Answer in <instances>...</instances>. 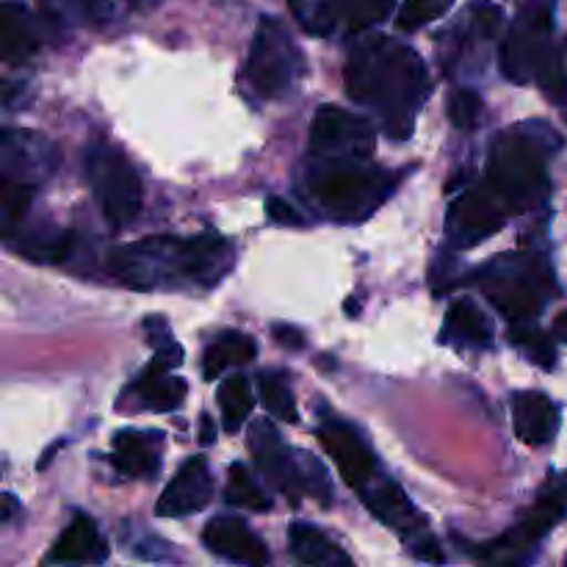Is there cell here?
<instances>
[{
	"label": "cell",
	"mask_w": 567,
	"mask_h": 567,
	"mask_svg": "<svg viewBox=\"0 0 567 567\" xmlns=\"http://www.w3.org/2000/svg\"><path fill=\"white\" fill-rule=\"evenodd\" d=\"M17 252L25 255L28 260H37V264H64L75 252V236L70 230L39 227L17 244Z\"/></svg>",
	"instance_id": "obj_28"
},
{
	"label": "cell",
	"mask_w": 567,
	"mask_h": 567,
	"mask_svg": "<svg viewBox=\"0 0 567 567\" xmlns=\"http://www.w3.org/2000/svg\"><path fill=\"white\" fill-rule=\"evenodd\" d=\"M37 194V188L22 186V183L0 181V197H3V230L6 236L14 233V227L25 219L28 208H31V199Z\"/></svg>",
	"instance_id": "obj_34"
},
{
	"label": "cell",
	"mask_w": 567,
	"mask_h": 567,
	"mask_svg": "<svg viewBox=\"0 0 567 567\" xmlns=\"http://www.w3.org/2000/svg\"><path fill=\"white\" fill-rule=\"evenodd\" d=\"M203 543L214 557L236 565L260 567L269 565L271 559L266 543L241 518H233V515H219V518L208 520L203 529Z\"/></svg>",
	"instance_id": "obj_18"
},
{
	"label": "cell",
	"mask_w": 567,
	"mask_h": 567,
	"mask_svg": "<svg viewBox=\"0 0 567 567\" xmlns=\"http://www.w3.org/2000/svg\"><path fill=\"white\" fill-rule=\"evenodd\" d=\"M468 282L482 288L487 302L509 324H532L546 310L548 299L557 293L551 264L537 252L496 255Z\"/></svg>",
	"instance_id": "obj_5"
},
{
	"label": "cell",
	"mask_w": 567,
	"mask_h": 567,
	"mask_svg": "<svg viewBox=\"0 0 567 567\" xmlns=\"http://www.w3.org/2000/svg\"><path fill=\"white\" fill-rule=\"evenodd\" d=\"M225 498L233 507L252 509V513H266V509H271L269 496L260 491L258 482L252 480V474H249V468L244 463H233L230 471H227Z\"/></svg>",
	"instance_id": "obj_32"
},
{
	"label": "cell",
	"mask_w": 567,
	"mask_h": 567,
	"mask_svg": "<svg viewBox=\"0 0 567 567\" xmlns=\"http://www.w3.org/2000/svg\"><path fill=\"white\" fill-rule=\"evenodd\" d=\"M507 219L513 216L504 210V205L487 192L485 183H476L474 188L460 194L452 205H449L446 214V233L449 241L454 249H468L476 244L487 241L491 236H496Z\"/></svg>",
	"instance_id": "obj_12"
},
{
	"label": "cell",
	"mask_w": 567,
	"mask_h": 567,
	"mask_svg": "<svg viewBox=\"0 0 567 567\" xmlns=\"http://www.w3.org/2000/svg\"><path fill=\"white\" fill-rule=\"evenodd\" d=\"M563 144V136L546 122H520L507 127L493 142L482 183L509 216L529 214L548 199V164Z\"/></svg>",
	"instance_id": "obj_3"
},
{
	"label": "cell",
	"mask_w": 567,
	"mask_h": 567,
	"mask_svg": "<svg viewBox=\"0 0 567 567\" xmlns=\"http://www.w3.org/2000/svg\"><path fill=\"white\" fill-rule=\"evenodd\" d=\"M504 11L491 0H471L449 28L437 33V61L446 75L457 78L463 72L480 70V50L487 48L502 31Z\"/></svg>",
	"instance_id": "obj_10"
},
{
	"label": "cell",
	"mask_w": 567,
	"mask_h": 567,
	"mask_svg": "<svg viewBox=\"0 0 567 567\" xmlns=\"http://www.w3.org/2000/svg\"><path fill=\"white\" fill-rule=\"evenodd\" d=\"M249 449H252L255 465L260 468V474H264L266 480L275 485V491L282 493L293 507H299L302 496H308L299 452L297 457H291L293 452L282 443L275 424L266 419L255 421V424L249 426Z\"/></svg>",
	"instance_id": "obj_15"
},
{
	"label": "cell",
	"mask_w": 567,
	"mask_h": 567,
	"mask_svg": "<svg viewBox=\"0 0 567 567\" xmlns=\"http://www.w3.org/2000/svg\"><path fill=\"white\" fill-rule=\"evenodd\" d=\"M14 513H17V498L11 496V493H6V496H3V520H6V524H9L11 515H14Z\"/></svg>",
	"instance_id": "obj_40"
},
{
	"label": "cell",
	"mask_w": 567,
	"mask_h": 567,
	"mask_svg": "<svg viewBox=\"0 0 567 567\" xmlns=\"http://www.w3.org/2000/svg\"><path fill=\"white\" fill-rule=\"evenodd\" d=\"M258 358V343L255 338L244 336L238 330H227L205 349L203 354V374L205 380H216V377L225 374L227 369H236V365H247Z\"/></svg>",
	"instance_id": "obj_27"
},
{
	"label": "cell",
	"mask_w": 567,
	"mask_h": 567,
	"mask_svg": "<svg viewBox=\"0 0 567 567\" xmlns=\"http://www.w3.org/2000/svg\"><path fill=\"white\" fill-rule=\"evenodd\" d=\"M452 6L454 0H404L402 9H399L396 14V28L404 33L419 31V28L430 25V22L441 20L443 14H449Z\"/></svg>",
	"instance_id": "obj_33"
},
{
	"label": "cell",
	"mask_w": 567,
	"mask_h": 567,
	"mask_svg": "<svg viewBox=\"0 0 567 567\" xmlns=\"http://www.w3.org/2000/svg\"><path fill=\"white\" fill-rule=\"evenodd\" d=\"M258 393L264 408L269 410L275 419L286 421V424H297V399H293L291 385L280 371H260L258 374Z\"/></svg>",
	"instance_id": "obj_30"
},
{
	"label": "cell",
	"mask_w": 567,
	"mask_h": 567,
	"mask_svg": "<svg viewBox=\"0 0 567 567\" xmlns=\"http://www.w3.org/2000/svg\"><path fill=\"white\" fill-rule=\"evenodd\" d=\"M396 0H288L293 20L310 37H358L388 20Z\"/></svg>",
	"instance_id": "obj_11"
},
{
	"label": "cell",
	"mask_w": 567,
	"mask_h": 567,
	"mask_svg": "<svg viewBox=\"0 0 567 567\" xmlns=\"http://www.w3.org/2000/svg\"><path fill=\"white\" fill-rule=\"evenodd\" d=\"M288 546L297 563L302 565H321V567H338V565H352V557L343 551L341 546L330 540L321 529L310 524H293L288 529Z\"/></svg>",
	"instance_id": "obj_25"
},
{
	"label": "cell",
	"mask_w": 567,
	"mask_h": 567,
	"mask_svg": "<svg viewBox=\"0 0 567 567\" xmlns=\"http://www.w3.org/2000/svg\"><path fill=\"white\" fill-rule=\"evenodd\" d=\"M186 380L175 374H161V377H142L133 380L127 388V396L133 399V408L150 410V413H172L186 402Z\"/></svg>",
	"instance_id": "obj_23"
},
{
	"label": "cell",
	"mask_w": 567,
	"mask_h": 567,
	"mask_svg": "<svg viewBox=\"0 0 567 567\" xmlns=\"http://www.w3.org/2000/svg\"><path fill=\"white\" fill-rule=\"evenodd\" d=\"M563 48H565V50H567V37H565V42H563Z\"/></svg>",
	"instance_id": "obj_41"
},
{
	"label": "cell",
	"mask_w": 567,
	"mask_h": 567,
	"mask_svg": "<svg viewBox=\"0 0 567 567\" xmlns=\"http://www.w3.org/2000/svg\"><path fill=\"white\" fill-rule=\"evenodd\" d=\"M565 565H567V557H565Z\"/></svg>",
	"instance_id": "obj_42"
},
{
	"label": "cell",
	"mask_w": 567,
	"mask_h": 567,
	"mask_svg": "<svg viewBox=\"0 0 567 567\" xmlns=\"http://www.w3.org/2000/svg\"><path fill=\"white\" fill-rule=\"evenodd\" d=\"M349 100L377 116L385 136H413L415 120L432 94L430 70L410 44L393 37H365L354 42L343 66Z\"/></svg>",
	"instance_id": "obj_1"
},
{
	"label": "cell",
	"mask_w": 567,
	"mask_h": 567,
	"mask_svg": "<svg viewBox=\"0 0 567 567\" xmlns=\"http://www.w3.org/2000/svg\"><path fill=\"white\" fill-rule=\"evenodd\" d=\"M44 22V20H42ZM42 22L22 3L3 6V59L22 61L42 44Z\"/></svg>",
	"instance_id": "obj_24"
},
{
	"label": "cell",
	"mask_w": 567,
	"mask_h": 567,
	"mask_svg": "<svg viewBox=\"0 0 567 567\" xmlns=\"http://www.w3.org/2000/svg\"><path fill=\"white\" fill-rule=\"evenodd\" d=\"M214 474L208 468L205 457H188L186 463L177 468L166 491L161 493L158 504H155V515L161 518H188V515L203 513L214 498Z\"/></svg>",
	"instance_id": "obj_17"
},
{
	"label": "cell",
	"mask_w": 567,
	"mask_h": 567,
	"mask_svg": "<svg viewBox=\"0 0 567 567\" xmlns=\"http://www.w3.org/2000/svg\"><path fill=\"white\" fill-rule=\"evenodd\" d=\"M513 424L526 446H546L559 432V408L540 391H518L513 396Z\"/></svg>",
	"instance_id": "obj_20"
},
{
	"label": "cell",
	"mask_w": 567,
	"mask_h": 567,
	"mask_svg": "<svg viewBox=\"0 0 567 567\" xmlns=\"http://www.w3.org/2000/svg\"><path fill=\"white\" fill-rule=\"evenodd\" d=\"M554 28H557V3L554 0H526L513 17L507 37L502 42V75L507 81L524 83L537 81L546 59L551 55Z\"/></svg>",
	"instance_id": "obj_8"
},
{
	"label": "cell",
	"mask_w": 567,
	"mask_h": 567,
	"mask_svg": "<svg viewBox=\"0 0 567 567\" xmlns=\"http://www.w3.org/2000/svg\"><path fill=\"white\" fill-rule=\"evenodd\" d=\"M266 216H269L271 221H277V225H288V227L305 225V219L299 216V210L280 197L266 199Z\"/></svg>",
	"instance_id": "obj_36"
},
{
	"label": "cell",
	"mask_w": 567,
	"mask_h": 567,
	"mask_svg": "<svg viewBox=\"0 0 567 567\" xmlns=\"http://www.w3.org/2000/svg\"><path fill=\"white\" fill-rule=\"evenodd\" d=\"M399 177L363 155H308L299 194L324 219L360 225L391 199Z\"/></svg>",
	"instance_id": "obj_4"
},
{
	"label": "cell",
	"mask_w": 567,
	"mask_h": 567,
	"mask_svg": "<svg viewBox=\"0 0 567 567\" xmlns=\"http://www.w3.org/2000/svg\"><path fill=\"white\" fill-rule=\"evenodd\" d=\"M449 120L457 131H474L482 120V97L474 89H457L449 94Z\"/></svg>",
	"instance_id": "obj_35"
},
{
	"label": "cell",
	"mask_w": 567,
	"mask_h": 567,
	"mask_svg": "<svg viewBox=\"0 0 567 567\" xmlns=\"http://www.w3.org/2000/svg\"><path fill=\"white\" fill-rule=\"evenodd\" d=\"M219 408H221V424H225L227 432H238L244 426V421L249 419L255 408L252 388H249V380L244 374L230 377V380L221 382L219 388Z\"/></svg>",
	"instance_id": "obj_29"
},
{
	"label": "cell",
	"mask_w": 567,
	"mask_h": 567,
	"mask_svg": "<svg viewBox=\"0 0 567 567\" xmlns=\"http://www.w3.org/2000/svg\"><path fill=\"white\" fill-rule=\"evenodd\" d=\"M109 559V543L100 535L92 518L75 515L72 524L61 532L59 540L50 548L48 565H100Z\"/></svg>",
	"instance_id": "obj_21"
},
{
	"label": "cell",
	"mask_w": 567,
	"mask_h": 567,
	"mask_svg": "<svg viewBox=\"0 0 567 567\" xmlns=\"http://www.w3.org/2000/svg\"><path fill=\"white\" fill-rule=\"evenodd\" d=\"M316 435H319V443L330 454L332 463L338 465V474L343 476V482L352 491L360 493L369 482L377 480V474L382 471L380 460L374 457L369 443L358 435L354 426L343 424L338 419H324Z\"/></svg>",
	"instance_id": "obj_16"
},
{
	"label": "cell",
	"mask_w": 567,
	"mask_h": 567,
	"mask_svg": "<svg viewBox=\"0 0 567 567\" xmlns=\"http://www.w3.org/2000/svg\"><path fill=\"white\" fill-rule=\"evenodd\" d=\"M197 437L203 446H210V443L216 441V424L210 415H203V419H199V435Z\"/></svg>",
	"instance_id": "obj_38"
},
{
	"label": "cell",
	"mask_w": 567,
	"mask_h": 567,
	"mask_svg": "<svg viewBox=\"0 0 567 567\" xmlns=\"http://www.w3.org/2000/svg\"><path fill=\"white\" fill-rule=\"evenodd\" d=\"M59 169V150L33 131L6 127L0 133V177L39 188Z\"/></svg>",
	"instance_id": "obj_14"
},
{
	"label": "cell",
	"mask_w": 567,
	"mask_h": 567,
	"mask_svg": "<svg viewBox=\"0 0 567 567\" xmlns=\"http://www.w3.org/2000/svg\"><path fill=\"white\" fill-rule=\"evenodd\" d=\"M233 260V244L219 233L147 236L111 249L109 271L133 291H208L225 280Z\"/></svg>",
	"instance_id": "obj_2"
},
{
	"label": "cell",
	"mask_w": 567,
	"mask_h": 567,
	"mask_svg": "<svg viewBox=\"0 0 567 567\" xmlns=\"http://www.w3.org/2000/svg\"><path fill=\"white\" fill-rule=\"evenodd\" d=\"M441 343L452 349H482L493 347V321L474 299H457L449 305L446 321L441 330Z\"/></svg>",
	"instance_id": "obj_22"
},
{
	"label": "cell",
	"mask_w": 567,
	"mask_h": 567,
	"mask_svg": "<svg viewBox=\"0 0 567 567\" xmlns=\"http://www.w3.org/2000/svg\"><path fill=\"white\" fill-rule=\"evenodd\" d=\"M305 75V55L288 28L275 17H260L249 44L241 81L258 100H280Z\"/></svg>",
	"instance_id": "obj_7"
},
{
	"label": "cell",
	"mask_w": 567,
	"mask_h": 567,
	"mask_svg": "<svg viewBox=\"0 0 567 567\" xmlns=\"http://www.w3.org/2000/svg\"><path fill=\"white\" fill-rule=\"evenodd\" d=\"M275 338L282 343L286 349H302L305 347V336L299 330L288 324H277L275 327Z\"/></svg>",
	"instance_id": "obj_37"
},
{
	"label": "cell",
	"mask_w": 567,
	"mask_h": 567,
	"mask_svg": "<svg viewBox=\"0 0 567 567\" xmlns=\"http://www.w3.org/2000/svg\"><path fill=\"white\" fill-rule=\"evenodd\" d=\"M377 131L369 120L338 105H321L310 125L308 155H363L371 158Z\"/></svg>",
	"instance_id": "obj_13"
},
{
	"label": "cell",
	"mask_w": 567,
	"mask_h": 567,
	"mask_svg": "<svg viewBox=\"0 0 567 567\" xmlns=\"http://www.w3.org/2000/svg\"><path fill=\"white\" fill-rule=\"evenodd\" d=\"M507 338L509 343H513V347L529 360V363L540 365L543 371H554V365H557L559 358H557V347H554V341L546 336V332L537 330V327L532 324H513L509 327Z\"/></svg>",
	"instance_id": "obj_31"
},
{
	"label": "cell",
	"mask_w": 567,
	"mask_h": 567,
	"mask_svg": "<svg viewBox=\"0 0 567 567\" xmlns=\"http://www.w3.org/2000/svg\"><path fill=\"white\" fill-rule=\"evenodd\" d=\"M39 14L50 28L103 25L114 9L109 0H39Z\"/></svg>",
	"instance_id": "obj_26"
},
{
	"label": "cell",
	"mask_w": 567,
	"mask_h": 567,
	"mask_svg": "<svg viewBox=\"0 0 567 567\" xmlns=\"http://www.w3.org/2000/svg\"><path fill=\"white\" fill-rule=\"evenodd\" d=\"M554 338H557L559 343H565V347H567V310H565V313H559L557 319H554Z\"/></svg>",
	"instance_id": "obj_39"
},
{
	"label": "cell",
	"mask_w": 567,
	"mask_h": 567,
	"mask_svg": "<svg viewBox=\"0 0 567 567\" xmlns=\"http://www.w3.org/2000/svg\"><path fill=\"white\" fill-rule=\"evenodd\" d=\"M567 515V471L548 476L543 491L537 493L535 504L518 518V524L502 537L487 543H471L463 537H454L460 551L474 557L476 563L491 565H520L529 563L532 551L563 524Z\"/></svg>",
	"instance_id": "obj_6"
},
{
	"label": "cell",
	"mask_w": 567,
	"mask_h": 567,
	"mask_svg": "<svg viewBox=\"0 0 567 567\" xmlns=\"http://www.w3.org/2000/svg\"><path fill=\"white\" fill-rule=\"evenodd\" d=\"M86 177L111 230H125L138 219L144 186L136 166L114 144H92L86 153Z\"/></svg>",
	"instance_id": "obj_9"
},
{
	"label": "cell",
	"mask_w": 567,
	"mask_h": 567,
	"mask_svg": "<svg viewBox=\"0 0 567 567\" xmlns=\"http://www.w3.org/2000/svg\"><path fill=\"white\" fill-rule=\"evenodd\" d=\"M111 465L125 480L147 482L161 471V432L120 430L111 446Z\"/></svg>",
	"instance_id": "obj_19"
}]
</instances>
